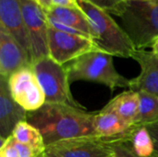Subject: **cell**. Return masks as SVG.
I'll use <instances>...</instances> for the list:
<instances>
[{
	"label": "cell",
	"instance_id": "cell-17",
	"mask_svg": "<svg viewBox=\"0 0 158 157\" xmlns=\"http://www.w3.org/2000/svg\"><path fill=\"white\" fill-rule=\"evenodd\" d=\"M12 137L19 143L26 144L43 155L46 145L38 129L27 120L19 122L12 132Z\"/></svg>",
	"mask_w": 158,
	"mask_h": 157
},
{
	"label": "cell",
	"instance_id": "cell-28",
	"mask_svg": "<svg viewBox=\"0 0 158 157\" xmlns=\"http://www.w3.org/2000/svg\"><path fill=\"white\" fill-rule=\"evenodd\" d=\"M123 1H125V2H128V1H132V0H123Z\"/></svg>",
	"mask_w": 158,
	"mask_h": 157
},
{
	"label": "cell",
	"instance_id": "cell-29",
	"mask_svg": "<svg viewBox=\"0 0 158 157\" xmlns=\"http://www.w3.org/2000/svg\"><path fill=\"white\" fill-rule=\"evenodd\" d=\"M33 1H35V2H37V1H38V0H33Z\"/></svg>",
	"mask_w": 158,
	"mask_h": 157
},
{
	"label": "cell",
	"instance_id": "cell-26",
	"mask_svg": "<svg viewBox=\"0 0 158 157\" xmlns=\"http://www.w3.org/2000/svg\"><path fill=\"white\" fill-rule=\"evenodd\" d=\"M37 3L46 11L49 10L51 7H53V4H52V0H38Z\"/></svg>",
	"mask_w": 158,
	"mask_h": 157
},
{
	"label": "cell",
	"instance_id": "cell-3",
	"mask_svg": "<svg viewBox=\"0 0 158 157\" xmlns=\"http://www.w3.org/2000/svg\"><path fill=\"white\" fill-rule=\"evenodd\" d=\"M69 83L84 81L103 84L111 91L129 88L131 80L118 73L114 66L113 56L102 50L88 52L66 66Z\"/></svg>",
	"mask_w": 158,
	"mask_h": 157
},
{
	"label": "cell",
	"instance_id": "cell-9",
	"mask_svg": "<svg viewBox=\"0 0 158 157\" xmlns=\"http://www.w3.org/2000/svg\"><path fill=\"white\" fill-rule=\"evenodd\" d=\"M7 81L13 99L27 112L36 111L46 103L31 66L16 71Z\"/></svg>",
	"mask_w": 158,
	"mask_h": 157
},
{
	"label": "cell",
	"instance_id": "cell-21",
	"mask_svg": "<svg viewBox=\"0 0 158 157\" xmlns=\"http://www.w3.org/2000/svg\"><path fill=\"white\" fill-rule=\"evenodd\" d=\"M108 143L114 150L117 157H139L133 152L129 140H118L108 142Z\"/></svg>",
	"mask_w": 158,
	"mask_h": 157
},
{
	"label": "cell",
	"instance_id": "cell-33",
	"mask_svg": "<svg viewBox=\"0 0 158 157\" xmlns=\"http://www.w3.org/2000/svg\"><path fill=\"white\" fill-rule=\"evenodd\" d=\"M40 157H41V156H40Z\"/></svg>",
	"mask_w": 158,
	"mask_h": 157
},
{
	"label": "cell",
	"instance_id": "cell-2",
	"mask_svg": "<svg viewBox=\"0 0 158 157\" xmlns=\"http://www.w3.org/2000/svg\"><path fill=\"white\" fill-rule=\"evenodd\" d=\"M85 13L93 31V41L97 47L113 56L132 57L136 48L126 31L110 14L84 0H76Z\"/></svg>",
	"mask_w": 158,
	"mask_h": 157
},
{
	"label": "cell",
	"instance_id": "cell-6",
	"mask_svg": "<svg viewBox=\"0 0 158 157\" xmlns=\"http://www.w3.org/2000/svg\"><path fill=\"white\" fill-rule=\"evenodd\" d=\"M24 23L31 43L32 63L49 56L48 28L45 10L33 0H19Z\"/></svg>",
	"mask_w": 158,
	"mask_h": 157
},
{
	"label": "cell",
	"instance_id": "cell-8",
	"mask_svg": "<svg viewBox=\"0 0 158 157\" xmlns=\"http://www.w3.org/2000/svg\"><path fill=\"white\" fill-rule=\"evenodd\" d=\"M44 157H112L115 152L106 140L96 136L64 140L46 146Z\"/></svg>",
	"mask_w": 158,
	"mask_h": 157
},
{
	"label": "cell",
	"instance_id": "cell-14",
	"mask_svg": "<svg viewBox=\"0 0 158 157\" xmlns=\"http://www.w3.org/2000/svg\"><path fill=\"white\" fill-rule=\"evenodd\" d=\"M94 127L96 137L107 142H114L129 140L134 126L127 123L116 114L100 111L94 115Z\"/></svg>",
	"mask_w": 158,
	"mask_h": 157
},
{
	"label": "cell",
	"instance_id": "cell-4",
	"mask_svg": "<svg viewBox=\"0 0 158 157\" xmlns=\"http://www.w3.org/2000/svg\"><path fill=\"white\" fill-rule=\"evenodd\" d=\"M119 18L137 50L151 47L158 37V0L128 1Z\"/></svg>",
	"mask_w": 158,
	"mask_h": 157
},
{
	"label": "cell",
	"instance_id": "cell-1",
	"mask_svg": "<svg viewBox=\"0 0 158 157\" xmlns=\"http://www.w3.org/2000/svg\"><path fill=\"white\" fill-rule=\"evenodd\" d=\"M94 115L83 107L45 103L38 110L28 112L27 121L40 130L48 146L64 140L96 136Z\"/></svg>",
	"mask_w": 158,
	"mask_h": 157
},
{
	"label": "cell",
	"instance_id": "cell-5",
	"mask_svg": "<svg viewBox=\"0 0 158 157\" xmlns=\"http://www.w3.org/2000/svg\"><path fill=\"white\" fill-rule=\"evenodd\" d=\"M31 68L44 93L46 103L82 107L71 94L65 66L58 64L48 56L34 61Z\"/></svg>",
	"mask_w": 158,
	"mask_h": 157
},
{
	"label": "cell",
	"instance_id": "cell-13",
	"mask_svg": "<svg viewBox=\"0 0 158 157\" xmlns=\"http://www.w3.org/2000/svg\"><path fill=\"white\" fill-rule=\"evenodd\" d=\"M140 66V74L131 80L130 89L158 97V58L152 51L135 50L132 57Z\"/></svg>",
	"mask_w": 158,
	"mask_h": 157
},
{
	"label": "cell",
	"instance_id": "cell-11",
	"mask_svg": "<svg viewBox=\"0 0 158 157\" xmlns=\"http://www.w3.org/2000/svg\"><path fill=\"white\" fill-rule=\"evenodd\" d=\"M31 60L22 46L6 31L0 29V75L8 78L16 71L31 66Z\"/></svg>",
	"mask_w": 158,
	"mask_h": 157
},
{
	"label": "cell",
	"instance_id": "cell-24",
	"mask_svg": "<svg viewBox=\"0 0 158 157\" xmlns=\"http://www.w3.org/2000/svg\"><path fill=\"white\" fill-rule=\"evenodd\" d=\"M145 127L149 130V132H150V134H151V136L153 138L154 143H155L156 152H155L154 157H158V120L151 123V124L146 125Z\"/></svg>",
	"mask_w": 158,
	"mask_h": 157
},
{
	"label": "cell",
	"instance_id": "cell-19",
	"mask_svg": "<svg viewBox=\"0 0 158 157\" xmlns=\"http://www.w3.org/2000/svg\"><path fill=\"white\" fill-rule=\"evenodd\" d=\"M139 111L134 126H146L158 120V97L144 92H138Z\"/></svg>",
	"mask_w": 158,
	"mask_h": 157
},
{
	"label": "cell",
	"instance_id": "cell-20",
	"mask_svg": "<svg viewBox=\"0 0 158 157\" xmlns=\"http://www.w3.org/2000/svg\"><path fill=\"white\" fill-rule=\"evenodd\" d=\"M84 1L117 17H119L121 15L126 3L123 0H84Z\"/></svg>",
	"mask_w": 158,
	"mask_h": 157
},
{
	"label": "cell",
	"instance_id": "cell-31",
	"mask_svg": "<svg viewBox=\"0 0 158 157\" xmlns=\"http://www.w3.org/2000/svg\"><path fill=\"white\" fill-rule=\"evenodd\" d=\"M41 157H44V155H42V156H41Z\"/></svg>",
	"mask_w": 158,
	"mask_h": 157
},
{
	"label": "cell",
	"instance_id": "cell-7",
	"mask_svg": "<svg viewBox=\"0 0 158 157\" xmlns=\"http://www.w3.org/2000/svg\"><path fill=\"white\" fill-rule=\"evenodd\" d=\"M98 49L94 42L88 37L60 31L50 26L48 28L49 56L60 65L65 66L79 56Z\"/></svg>",
	"mask_w": 158,
	"mask_h": 157
},
{
	"label": "cell",
	"instance_id": "cell-18",
	"mask_svg": "<svg viewBox=\"0 0 158 157\" xmlns=\"http://www.w3.org/2000/svg\"><path fill=\"white\" fill-rule=\"evenodd\" d=\"M129 142L133 152L139 157H153L155 155V143L145 126H134Z\"/></svg>",
	"mask_w": 158,
	"mask_h": 157
},
{
	"label": "cell",
	"instance_id": "cell-10",
	"mask_svg": "<svg viewBox=\"0 0 158 157\" xmlns=\"http://www.w3.org/2000/svg\"><path fill=\"white\" fill-rule=\"evenodd\" d=\"M0 29L6 31L19 43L31 60V43L19 0H0Z\"/></svg>",
	"mask_w": 158,
	"mask_h": 157
},
{
	"label": "cell",
	"instance_id": "cell-30",
	"mask_svg": "<svg viewBox=\"0 0 158 157\" xmlns=\"http://www.w3.org/2000/svg\"><path fill=\"white\" fill-rule=\"evenodd\" d=\"M112 157H117V156H116V155H114V156H112Z\"/></svg>",
	"mask_w": 158,
	"mask_h": 157
},
{
	"label": "cell",
	"instance_id": "cell-23",
	"mask_svg": "<svg viewBox=\"0 0 158 157\" xmlns=\"http://www.w3.org/2000/svg\"><path fill=\"white\" fill-rule=\"evenodd\" d=\"M15 145L19 152V157H40L43 155L39 154L36 150L31 148V146L20 143L17 142L16 140H15Z\"/></svg>",
	"mask_w": 158,
	"mask_h": 157
},
{
	"label": "cell",
	"instance_id": "cell-27",
	"mask_svg": "<svg viewBox=\"0 0 158 157\" xmlns=\"http://www.w3.org/2000/svg\"><path fill=\"white\" fill-rule=\"evenodd\" d=\"M151 48H152V52L153 54L156 56L158 58V37L154 41V43H152L151 45Z\"/></svg>",
	"mask_w": 158,
	"mask_h": 157
},
{
	"label": "cell",
	"instance_id": "cell-22",
	"mask_svg": "<svg viewBox=\"0 0 158 157\" xmlns=\"http://www.w3.org/2000/svg\"><path fill=\"white\" fill-rule=\"evenodd\" d=\"M0 157H19L15 145V140L12 135L1 142Z\"/></svg>",
	"mask_w": 158,
	"mask_h": 157
},
{
	"label": "cell",
	"instance_id": "cell-16",
	"mask_svg": "<svg viewBox=\"0 0 158 157\" xmlns=\"http://www.w3.org/2000/svg\"><path fill=\"white\" fill-rule=\"evenodd\" d=\"M47 16L53 17L62 23L72 27L93 40V31L85 13L78 6H53L45 11Z\"/></svg>",
	"mask_w": 158,
	"mask_h": 157
},
{
	"label": "cell",
	"instance_id": "cell-32",
	"mask_svg": "<svg viewBox=\"0 0 158 157\" xmlns=\"http://www.w3.org/2000/svg\"><path fill=\"white\" fill-rule=\"evenodd\" d=\"M74 1H76V0H74Z\"/></svg>",
	"mask_w": 158,
	"mask_h": 157
},
{
	"label": "cell",
	"instance_id": "cell-12",
	"mask_svg": "<svg viewBox=\"0 0 158 157\" xmlns=\"http://www.w3.org/2000/svg\"><path fill=\"white\" fill-rule=\"evenodd\" d=\"M28 112L12 97L8 81L0 77V142L12 135L16 126L27 120Z\"/></svg>",
	"mask_w": 158,
	"mask_h": 157
},
{
	"label": "cell",
	"instance_id": "cell-15",
	"mask_svg": "<svg viewBox=\"0 0 158 157\" xmlns=\"http://www.w3.org/2000/svg\"><path fill=\"white\" fill-rule=\"evenodd\" d=\"M140 105L139 93L133 90L125 91L111 99L101 111L116 114L127 123L134 126Z\"/></svg>",
	"mask_w": 158,
	"mask_h": 157
},
{
	"label": "cell",
	"instance_id": "cell-25",
	"mask_svg": "<svg viewBox=\"0 0 158 157\" xmlns=\"http://www.w3.org/2000/svg\"><path fill=\"white\" fill-rule=\"evenodd\" d=\"M53 6H63V7H72L76 6V1L74 0H52Z\"/></svg>",
	"mask_w": 158,
	"mask_h": 157
}]
</instances>
